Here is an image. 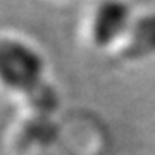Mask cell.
<instances>
[{"instance_id":"cell-4","label":"cell","mask_w":155,"mask_h":155,"mask_svg":"<svg viewBox=\"0 0 155 155\" xmlns=\"http://www.w3.org/2000/svg\"><path fill=\"white\" fill-rule=\"evenodd\" d=\"M26 98L29 100V104L33 107L38 116H48L54 110V107L57 109V95L55 91L47 86L45 81L40 86H36L35 90H31L29 93H26Z\"/></svg>"},{"instance_id":"cell-2","label":"cell","mask_w":155,"mask_h":155,"mask_svg":"<svg viewBox=\"0 0 155 155\" xmlns=\"http://www.w3.org/2000/svg\"><path fill=\"white\" fill-rule=\"evenodd\" d=\"M134 17L131 7L124 0H102L91 16L90 35L91 41L100 48L126 38Z\"/></svg>"},{"instance_id":"cell-1","label":"cell","mask_w":155,"mask_h":155,"mask_svg":"<svg viewBox=\"0 0 155 155\" xmlns=\"http://www.w3.org/2000/svg\"><path fill=\"white\" fill-rule=\"evenodd\" d=\"M0 76L11 88L29 93L43 83V59L36 50L19 40H2Z\"/></svg>"},{"instance_id":"cell-3","label":"cell","mask_w":155,"mask_h":155,"mask_svg":"<svg viewBox=\"0 0 155 155\" xmlns=\"http://www.w3.org/2000/svg\"><path fill=\"white\" fill-rule=\"evenodd\" d=\"M155 54V11L136 17L126 35L122 57L136 61Z\"/></svg>"}]
</instances>
